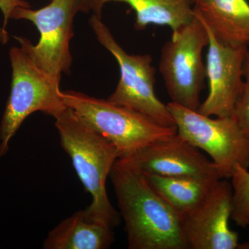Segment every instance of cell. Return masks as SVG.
<instances>
[{
	"instance_id": "15",
	"label": "cell",
	"mask_w": 249,
	"mask_h": 249,
	"mask_svg": "<svg viewBox=\"0 0 249 249\" xmlns=\"http://www.w3.org/2000/svg\"><path fill=\"white\" fill-rule=\"evenodd\" d=\"M144 175L152 188L180 214L196 207L217 181L157 174Z\"/></svg>"
},
{
	"instance_id": "16",
	"label": "cell",
	"mask_w": 249,
	"mask_h": 249,
	"mask_svg": "<svg viewBox=\"0 0 249 249\" xmlns=\"http://www.w3.org/2000/svg\"><path fill=\"white\" fill-rule=\"evenodd\" d=\"M232 211L231 219L238 227L249 228V172L237 165L232 176Z\"/></svg>"
},
{
	"instance_id": "12",
	"label": "cell",
	"mask_w": 249,
	"mask_h": 249,
	"mask_svg": "<svg viewBox=\"0 0 249 249\" xmlns=\"http://www.w3.org/2000/svg\"><path fill=\"white\" fill-rule=\"evenodd\" d=\"M194 9L218 40L232 47L249 46L247 0H194Z\"/></svg>"
},
{
	"instance_id": "1",
	"label": "cell",
	"mask_w": 249,
	"mask_h": 249,
	"mask_svg": "<svg viewBox=\"0 0 249 249\" xmlns=\"http://www.w3.org/2000/svg\"><path fill=\"white\" fill-rule=\"evenodd\" d=\"M129 249H187L181 216L152 188L129 159H118L109 174Z\"/></svg>"
},
{
	"instance_id": "4",
	"label": "cell",
	"mask_w": 249,
	"mask_h": 249,
	"mask_svg": "<svg viewBox=\"0 0 249 249\" xmlns=\"http://www.w3.org/2000/svg\"><path fill=\"white\" fill-rule=\"evenodd\" d=\"M9 55L12 82L0 124V157L6 155L10 141L28 116L41 111L55 118L67 108L60 80L38 68L22 47H13Z\"/></svg>"
},
{
	"instance_id": "2",
	"label": "cell",
	"mask_w": 249,
	"mask_h": 249,
	"mask_svg": "<svg viewBox=\"0 0 249 249\" xmlns=\"http://www.w3.org/2000/svg\"><path fill=\"white\" fill-rule=\"evenodd\" d=\"M54 119L61 146L71 158L85 191L92 198L84 209L85 215L111 229L117 227L121 215L108 198L106 181L119 158V152L70 108L67 107Z\"/></svg>"
},
{
	"instance_id": "13",
	"label": "cell",
	"mask_w": 249,
	"mask_h": 249,
	"mask_svg": "<svg viewBox=\"0 0 249 249\" xmlns=\"http://www.w3.org/2000/svg\"><path fill=\"white\" fill-rule=\"evenodd\" d=\"M114 241V232L111 227L89 220L84 210H80L49 231L42 248L107 249Z\"/></svg>"
},
{
	"instance_id": "10",
	"label": "cell",
	"mask_w": 249,
	"mask_h": 249,
	"mask_svg": "<svg viewBox=\"0 0 249 249\" xmlns=\"http://www.w3.org/2000/svg\"><path fill=\"white\" fill-rule=\"evenodd\" d=\"M195 13L204 23L209 36L206 69L209 91L198 111L207 116H233L236 103L243 89L248 47H232L220 42L196 10Z\"/></svg>"
},
{
	"instance_id": "9",
	"label": "cell",
	"mask_w": 249,
	"mask_h": 249,
	"mask_svg": "<svg viewBox=\"0 0 249 249\" xmlns=\"http://www.w3.org/2000/svg\"><path fill=\"white\" fill-rule=\"evenodd\" d=\"M232 199L231 183L222 178L196 207L180 214L187 249H242L229 227Z\"/></svg>"
},
{
	"instance_id": "8",
	"label": "cell",
	"mask_w": 249,
	"mask_h": 249,
	"mask_svg": "<svg viewBox=\"0 0 249 249\" xmlns=\"http://www.w3.org/2000/svg\"><path fill=\"white\" fill-rule=\"evenodd\" d=\"M89 24L99 43L112 54L120 69V80L108 101L142 113L161 125L176 127L167 105L156 96V70L151 55L126 53L96 15L89 19Z\"/></svg>"
},
{
	"instance_id": "7",
	"label": "cell",
	"mask_w": 249,
	"mask_h": 249,
	"mask_svg": "<svg viewBox=\"0 0 249 249\" xmlns=\"http://www.w3.org/2000/svg\"><path fill=\"white\" fill-rule=\"evenodd\" d=\"M167 107L178 135L211 156L221 178H231L237 165L249 169V134L233 116L211 119L173 102Z\"/></svg>"
},
{
	"instance_id": "19",
	"label": "cell",
	"mask_w": 249,
	"mask_h": 249,
	"mask_svg": "<svg viewBox=\"0 0 249 249\" xmlns=\"http://www.w3.org/2000/svg\"><path fill=\"white\" fill-rule=\"evenodd\" d=\"M248 49H249V47H248Z\"/></svg>"
},
{
	"instance_id": "17",
	"label": "cell",
	"mask_w": 249,
	"mask_h": 249,
	"mask_svg": "<svg viewBox=\"0 0 249 249\" xmlns=\"http://www.w3.org/2000/svg\"><path fill=\"white\" fill-rule=\"evenodd\" d=\"M233 116L241 127L249 134V51L244 67V87L236 103Z\"/></svg>"
},
{
	"instance_id": "3",
	"label": "cell",
	"mask_w": 249,
	"mask_h": 249,
	"mask_svg": "<svg viewBox=\"0 0 249 249\" xmlns=\"http://www.w3.org/2000/svg\"><path fill=\"white\" fill-rule=\"evenodd\" d=\"M67 107L89 127L114 145L119 159H127L142 148L178 132L177 127H165L142 113L74 91H61Z\"/></svg>"
},
{
	"instance_id": "6",
	"label": "cell",
	"mask_w": 249,
	"mask_h": 249,
	"mask_svg": "<svg viewBox=\"0 0 249 249\" xmlns=\"http://www.w3.org/2000/svg\"><path fill=\"white\" fill-rule=\"evenodd\" d=\"M208 45L207 30L195 13L193 20L173 31L162 47L159 68L171 102L198 111L206 78L202 53Z\"/></svg>"
},
{
	"instance_id": "11",
	"label": "cell",
	"mask_w": 249,
	"mask_h": 249,
	"mask_svg": "<svg viewBox=\"0 0 249 249\" xmlns=\"http://www.w3.org/2000/svg\"><path fill=\"white\" fill-rule=\"evenodd\" d=\"M142 173L186 177L208 181L222 179L217 166L186 139L175 135L144 147L129 157Z\"/></svg>"
},
{
	"instance_id": "5",
	"label": "cell",
	"mask_w": 249,
	"mask_h": 249,
	"mask_svg": "<svg viewBox=\"0 0 249 249\" xmlns=\"http://www.w3.org/2000/svg\"><path fill=\"white\" fill-rule=\"evenodd\" d=\"M91 10L90 0H51L48 5L38 10L17 7L11 19L31 21L40 32V37L36 45L25 37L16 36L15 38L38 68L60 80L62 73H69L71 66L70 46L75 16Z\"/></svg>"
},
{
	"instance_id": "18",
	"label": "cell",
	"mask_w": 249,
	"mask_h": 249,
	"mask_svg": "<svg viewBox=\"0 0 249 249\" xmlns=\"http://www.w3.org/2000/svg\"><path fill=\"white\" fill-rule=\"evenodd\" d=\"M17 7L30 8V4L26 0H0V9L4 16V24L0 30V40L4 43L8 40V33L6 30L8 21L11 19L13 11Z\"/></svg>"
},
{
	"instance_id": "14",
	"label": "cell",
	"mask_w": 249,
	"mask_h": 249,
	"mask_svg": "<svg viewBox=\"0 0 249 249\" xmlns=\"http://www.w3.org/2000/svg\"><path fill=\"white\" fill-rule=\"evenodd\" d=\"M111 1L125 3L134 10L137 30L154 24L175 31L195 17L194 0H90L91 11L101 18L103 6Z\"/></svg>"
}]
</instances>
